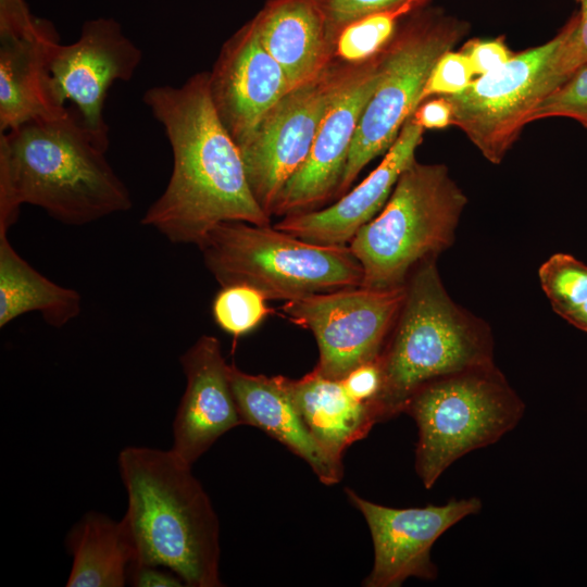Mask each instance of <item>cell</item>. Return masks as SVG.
I'll return each mask as SVG.
<instances>
[{
    "label": "cell",
    "mask_w": 587,
    "mask_h": 587,
    "mask_svg": "<svg viewBox=\"0 0 587 587\" xmlns=\"http://www.w3.org/2000/svg\"><path fill=\"white\" fill-rule=\"evenodd\" d=\"M209 85L216 113L237 146L291 90L284 70L262 45L252 20L222 46L209 72Z\"/></svg>",
    "instance_id": "15"
},
{
    "label": "cell",
    "mask_w": 587,
    "mask_h": 587,
    "mask_svg": "<svg viewBox=\"0 0 587 587\" xmlns=\"http://www.w3.org/2000/svg\"><path fill=\"white\" fill-rule=\"evenodd\" d=\"M355 66L330 62L315 79L285 95L238 146L250 189L268 216L284 185L305 162L332 99Z\"/></svg>",
    "instance_id": "11"
},
{
    "label": "cell",
    "mask_w": 587,
    "mask_h": 587,
    "mask_svg": "<svg viewBox=\"0 0 587 587\" xmlns=\"http://www.w3.org/2000/svg\"><path fill=\"white\" fill-rule=\"evenodd\" d=\"M348 499L364 516L374 546V565L366 587H399L410 577L435 580L430 558L436 540L450 527L482 510L476 498L452 499L441 505L395 509L374 503L350 488Z\"/></svg>",
    "instance_id": "13"
},
{
    "label": "cell",
    "mask_w": 587,
    "mask_h": 587,
    "mask_svg": "<svg viewBox=\"0 0 587 587\" xmlns=\"http://www.w3.org/2000/svg\"><path fill=\"white\" fill-rule=\"evenodd\" d=\"M412 116L424 129H442L452 125V107L445 96H437L423 101Z\"/></svg>",
    "instance_id": "34"
},
{
    "label": "cell",
    "mask_w": 587,
    "mask_h": 587,
    "mask_svg": "<svg viewBox=\"0 0 587 587\" xmlns=\"http://www.w3.org/2000/svg\"><path fill=\"white\" fill-rule=\"evenodd\" d=\"M265 300L250 286H223L212 301L213 320L222 330L239 338L255 329L270 313Z\"/></svg>",
    "instance_id": "26"
},
{
    "label": "cell",
    "mask_w": 587,
    "mask_h": 587,
    "mask_svg": "<svg viewBox=\"0 0 587 587\" xmlns=\"http://www.w3.org/2000/svg\"><path fill=\"white\" fill-rule=\"evenodd\" d=\"M198 248L221 287L250 286L266 299L288 301L359 287L363 279L349 246L309 242L271 225L223 222Z\"/></svg>",
    "instance_id": "6"
},
{
    "label": "cell",
    "mask_w": 587,
    "mask_h": 587,
    "mask_svg": "<svg viewBox=\"0 0 587 587\" xmlns=\"http://www.w3.org/2000/svg\"><path fill=\"white\" fill-rule=\"evenodd\" d=\"M470 28L467 21L428 5L401 21L380 54L378 83L361 114L336 199L349 190L372 160L392 146L421 104L434 65Z\"/></svg>",
    "instance_id": "8"
},
{
    "label": "cell",
    "mask_w": 587,
    "mask_h": 587,
    "mask_svg": "<svg viewBox=\"0 0 587 587\" xmlns=\"http://www.w3.org/2000/svg\"><path fill=\"white\" fill-rule=\"evenodd\" d=\"M470 61L477 76L485 75L504 63L512 57L503 36L495 38H473L463 43L460 50Z\"/></svg>",
    "instance_id": "31"
},
{
    "label": "cell",
    "mask_w": 587,
    "mask_h": 587,
    "mask_svg": "<svg viewBox=\"0 0 587 587\" xmlns=\"http://www.w3.org/2000/svg\"><path fill=\"white\" fill-rule=\"evenodd\" d=\"M317 2L334 38L341 27L363 16L401 8L419 10L427 7L432 0H317Z\"/></svg>",
    "instance_id": "29"
},
{
    "label": "cell",
    "mask_w": 587,
    "mask_h": 587,
    "mask_svg": "<svg viewBox=\"0 0 587 587\" xmlns=\"http://www.w3.org/2000/svg\"><path fill=\"white\" fill-rule=\"evenodd\" d=\"M128 582L136 587H177L183 580L172 571L150 565L130 566Z\"/></svg>",
    "instance_id": "35"
},
{
    "label": "cell",
    "mask_w": 587,
    "mask_h": 587,
    "mask_svg": "<svg viewBox=\"0 0 587 587\" xmlns=\"http://www.w3.org/2000/svg\"><path fill=\"white\" fill-rule=\"evenodd\" d=\"M467 197L441 163L414 160L379 213L348 245L363 270L362 287L405 285L422 262L450 248Z\"/></svg>",
    "instance_id": "5"
},
{
    "label": "cell",
    "mask_w": 587,
    "mask_h": 587,
    "mask_svg": "<svg viewBox=\"0 0 587 587\" xmlns=\"http://www.w3.org/2000/svg\"><path fill=\"white\" fill-rule=\"evenodd\" d=\"M288 387L307 427L337 462L342 463L346 449L377 423L371 402L357 400L341 380L327 378L316 370L300 379L288 378Z\"/></svg>",
    "instance_id": "21"
},
{
    "label": "cell",
    "mask_w": 587,
    "mask_h": 587,
    "mask_svg": "<svg viewBox=\"0 0 587 587\" xmlns=\"http://www.w3.org/2000/svg\"><path fill=\"white\" fill-rule=\"evenodd\" d=\"M59 41L50 22L41 20L26 36H0V132L34 120L67 113L51 72L50 49Z\"/></svg>",
    "instance_id": "18"
},
{
    "label": "cell",
    "mask_w": 587,
    "mask_h": 587,
    "mask_svg": "<svg viewBox=\"0 0 587 587\" xmlns=\"http://www.w3.org/2000/svg\"><path fill=\"white\" fill-rule=\"evenodd\" d=\"M142 101L163 126L173 152L168 183L142 225L173 243L199 246L223 222L271 224L250 189L239 147L216 113L209 72L178 87H151Z\"/></svg>",
    "instance_id": "1"
},
{
    "label": "cell",
    "mask_w": 587,
    "mask_h": 587,
    "mask_svg": "<svg viewBox=\"0 0 587 587\" xmlns=\"http://www.w3.org/2000/svg\"><path fill=\"white\" fill-rule=\"evenodd\" d=\"M341 382L347 391L357 400L372 401L382 387V369L378 359L355 367Z\"/></svg>",
    "instance_id": "33"
},
{
    "label": "cell",
    "mask_w": 587,
    "mask_h": 587,
    "mask_svg": "<svg viewBox=\"0 0 587 587\" xmlns=\"http://www.w3.org/2000/svg\"><path fill=\"white\" fill-rule=\"evenodd\" d=\"M232 391L243 424L258 427L304 460L325 485L340 482L342 463L316 441L301 417L284 376L252 375L228 365Z\"/></svg>",
    "instance_id": "19"
},
{
    "label": "cell",
    "mask_w": 587,
    "mask_h": 587,
    "mask_svg": "<svg viewBox=\"0 0 587 587\" xmlns=\"http://www.w3.org/2000/svg\"><path fill=\"white\" fill-rule=\"evenodd\" d=\"M82 311V296L30 266L0 234V327L18 316L38 312L47 324L60 328Z\"/></svg>",
    "instance_id": "22"
},
{
    "label": "cell",
    "mask_w": 587,
    "mask_h": 587,
    "mask_svg": "<svg viewBox=\"0 0 587 587\" xmlns=\"http://www.w3.org/2000/svg\"><path fill=\"white\" fill-rule=\"evenodd\" d=\"M74 108L54 120H34L0 135V234L20 208L82 226L128 211L132 197Z\"/></svg>",
    "instance_id": "2"
},
{
    "label": "cell",
    "mask_w": 587,
    "mask_h": 587,
    "mask_svg": "<svg viewBox=\"0 0 587 587\" xmlns=\"http://www.w3.org/2000/svg\"><path fill=\"white\" fill-rule=\"evenodd\" d=\"M474 72L461 51H447L434 65L421 96V103L435 96H452L463 91L472 82Z\"/></svg>",
    "instance_id": "30"
},
{
    "label": "cell",
    "mask_w": 587,
    "mask_h": 587,
    "mask_svg": "<svg viewBox=\"0 0 587 587\" xmlns=\"http://www.w3.org/2000/svg\"><path fill=\"white\" fill-rule=\"evenodd\" d=\"M414 11L401 8L373 13L345 25L333 38L330 62L358 65L376 58L391 41L401 21Z\"/></svg>",
    "instance_id": "25"
},
{
    "label": "cell",
    "mask_w": 587,
    "mask_h": 587,
    "mask_svg": "<svg viewBox=\"0 0 587 587\" xmlns=\"http://www.w3.org/2000/svg\"><path fill=\"white\" fill-rule=\"evenodd\" d=\"M251 20L291 90L315 79L330 63L333 37L317 0H267Z\"/></svg>",
    "instance_id": "20"
},
{
    "label": "cell",
    "mask_w": 587,
    "mask_h": 587,
    "mask_svg": "<svg viewBox=\"0 0 587 587\" xmlns=\"http://www.w3.org/2000/svg\"><path fill=\"white\" fill-rule=\"evenodd\" d=\"M73 563L67 587H122L128 580L133 551L121 521L88 512L66 538Z\"/></svg>",
    "instance_id": "23"
},
{
    "label": "cell",
    "mask_w": 587,
    "mask_h": 587,
    "mask_svg": "<svg viewBox=\"0 0 587 587\" xmlns=\"http://www.w3.org/2000/svg\"><path fill=\"white\" fill-rule=\"evenodd\" d=\"M553 311L587 333V265L567 253H554L538 270Z\"/></svg>",
    "instance_id": "24"
},
{
    "label": "cell",
    "mask_w": 587,
    "mask_h": 587,
    "mask_svg": "<svg viewBox=\"0 0 587 587\" xmlns=\"http://www.w3.org/2000/svg\"><path fill=\"white\" fill-rule=\"evenodd\" d=\"M405 296L390 289L344 288L288 300L282 310L312 332L319 348L314 370L341 380L355 367L379 358Z\"/></svg>",
    "instance_id": "10"
},
{
    "label": "cell",
    "mask_w": 587,
    "mask_h": 587,
    "mask_svg": "<svg viewBox=\"0 0 587 587\" xmlns=\"http://www.w3.org/2000/svg\"><path fill=\"white\" fill-rule=\"evenodd\" d=\"M424 128L411 115L382 162L366 178L328 207L284 216L274 227L302 240L348 246L386 204L401 173L414 161Z\"/></svg>",
    "instance_id": "17"
},
{
    "label": "cell",
    "mask_w": 587,
    "mask_h": 587,
    "mask_svg": "<svg viewBox=\"0 0 587 587\" xmlns=\"http://www.w3.org/2000/svg\"><path fill=\"white\" fill-rule=\"evenodd\" d=\"M525 404L495 363L429 380L402 413L417 426L415 471L432 488L458 459L497 442L522 420Z\"/></svg>",
    "instance_id": "7"
},
{
    "label": "cell",
    "mask_w": 587,
    "mask_h": 587,
    "mask_svg": "<svg viewBox=\"0 0 587 587\" xmlns=\"http://www.w3.org/2000/svg\"><path fill=\"white\" fill-rule=\"evenodd\" d=\"M382 387L371 402L378 422L403 412L425 383L494 361V338L483 320L455 303L446 290L436 259L419 264L378 358Z\"/></svg>",
    "instance_id": "4"
},
{
    "label": "cell",
    "mask_w": 587,
    "mask_h": 587,
    "mask_svg": "<svg viewBox=\"0 0 587 587\" xmlns=\"http://www.w3.org/2000/svg\"><path fill=\"white\" fill-rule=\"evenodd\" d=\"M549 117H567L587 129V67L547 96L534 110L529 122Z\"/></svg>",
    "instance_id": "28"
},
{
    "label": "cell",
    "mask_w": 587,
    "mask_h": 587,
    "mask_svg": "<svg viewBox=\"0 0 587 587\" xmlns=\"http://www.w3.org/2000/svg\"><path fill=\"white\" fill-rule=\"evenodd\" d=\"M579 4L564 24L565 36L553 60L551 78L555 89L587 67V0Z\"/></svg>",
    "instance_id": "27"
},
{
    "label": "cell",
    "mask_w": 587,
    "mask_h": 587,
    "mask_svg": "<svg viewBox=\"0 0 587 587\" xmlns=\"http://www.w3.org/2000/svg\"><path fill=\"white\" fill-rule=\"evenodd\" d=\"M117 465L130 566L167 569L190 587L222 586L218 520L191 465L172 450L134 446L120 452Z\"/></svg>",
    "instance_id": "3"
},
{
    "label": "cell",
    "mask_w": 587,
    "mask_h": 587,
    "mask_svg": "<svg viewBox=\"0 0 587 587\" xmlns=\"http://www.w3.org/2000/svg\"><path fill=\"white\" fill-rule=\"evenodd\" d=\"M564 36L563 25L549 41L514 53L500 67L477 76L463 91L445 96L452 107V125L490 163L504 160L530 123L534 110L555 90L551 68Z\"/></svg>",
    "instance_id": "9"
},
{
    "label": "cell",
    "mask_w": 587,
    "mask_h": 587,
    "mask_svg": "<svg viewBox=\"0 0 587 587\" xmlns=\"http://www.w3.org/2000/svg\"><path fill=\"white\" fill-rule=\"evenodd\" d=\"M142 52L111 17L88 20L78 39L68 45L57 41L49 54V70L64 101L75 104L93 141L108 151L109 126L103 105L109 88L135 75Z\"/></svg>",
    "instance_id": "12"
},
{
    "label": "cell",
    "mask_w": 587,
    "mask_h": 587,
    "mask_svg": "<svg viewBox=\"0 0 587 587\" xmlns=\"http://www.w3.org/2000/svg\"><path fill=\"white\" fill-rule=\"evenodd\" d=\"M380 54L357 65L336 92L305 162L282 188L272 215L315 211L337 198L361 114L378 83Z\"/></svg>",
    "instance_id": "14"
},
{
    "label": "cell",
    "mask_w": 587,
    "mask_h": 587,
    "mask_svg": "<svg viewBox=\"0 0 587 587\" xmlns=\"http://www.w3.org/2000/svg\"><path fill=\"white\" fill-rule=\"evenodd\" d=\"M179 362L186 388L173 423L171 450L192 465L222 435L243 422L229 383V364L216 337H199Z\"/></svg>",
    "instance_id": "16"
},
{
    "label": "cell",
    "mask_w": 587,
    "mask_h": 587,
    "mask_svg": "<svg viewBox=\"0 0 587 587\" xmlns=\"http://www.w3.org/2000/svg\"><path fill=\"white\" fill-rule=\"evenodd\" d=\"M40 23L24 0H0V36H26L36 32Z\"/></svg>",
    "instance_id": "32"
},
{
    "label": "cell",
    "mask_w": 587,
    "mask_h": 587,
    "mask_svg": "<svg viewBox=\"0 0 587 587\" xmlns=\"http://www.w3.org/2000/svg\"><path fill=\"white\" fill-rule=\"evenodd\" d=\"M577 2H580L582 0H576Z\"/></svg>",
    "instance_id": "36"
}]
</instances>
